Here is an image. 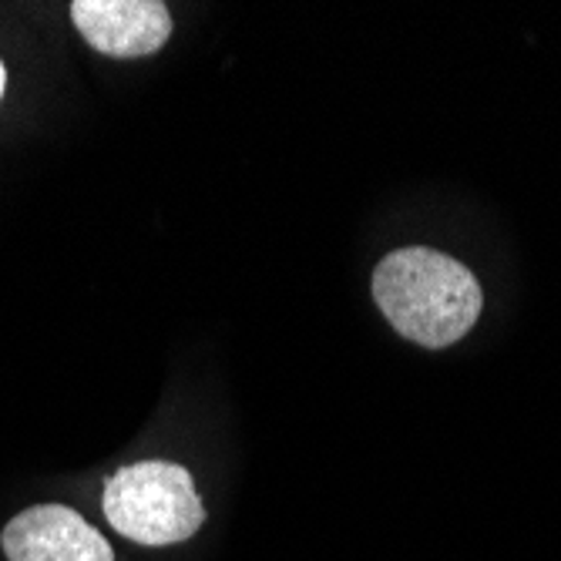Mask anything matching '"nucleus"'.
<instances>
[{
  "label": "nucleus",
  "mask_w": 561,
  "mask_h": 561,
  "mask_svg": "<svg viewBox=\"0 0 561 561\" xmlns=\"http://www.w3.org/2000/svg\"><path fill=\"white\" fill-rule=\"evenodd\" d=\"M71 21L108 58H148L172 37V14L162 0H75Z\"/></svg>",
  "instance_id": "3"
},
{
  "label": "nucleus",
  "mask_w": 561,
  "mask_h": 561,
  "mask_svg": "<svg viewBox=\"0 0 561 561\" xmlns=\"http://www.w3.org/2000/svg\"><path fill=\"white\" fill-rule=\"evenodd\" d=\"M101 507L118 535L145 548L188 541L206 522L188 468L172 461H141L115 471Z\"/></svg>",
  "instance_id": "2"
},
{
  "label": "nucleus",
  "mask_w": 561,
  "mask_h": 561,
  "mask_svg": "<svg viewBox=\"0 0 561 561\" xmlns=\"http://www.w3.org/2000/svg\"><path fill=\"white\" fill-rule=\"evenodd\" d=\"M374 299L400 336L427 350H444L468 336L484 306L474 273L447 252L424 245L397 249L380 260Z\"/></svg>",
  "instance_id": "1"
},
{
  "label": "nucleus",
  "mask_w": 561,
  "mask_h": 561,
  "mask_svg": "<svg viewBox=\"0 0 561 561\" xmlns=\"http://www.w3.org/2000/svg\"><path fill=\"white\" fill-rule=\"evenodd\" d=\"M4 84H8V71H4V65H0V94H4Z\"/></svg>",
  "instance_id": "5"
},
{
  "label": "nucleus",
  "mask_w": 561,
  "mask_h": 561,
  "mask_svg": "<svg viewBox=\"0 0 561 561\" xmlns=\"http://www.w3.org/2000/svg\"><path fill=\"white\" fill-rule=\"evenodd\" d=\"M8 561H115L112 545L65 504H34L0 535Z\"/></svg>",
  "instance_id": "4"
}]
</instances>
